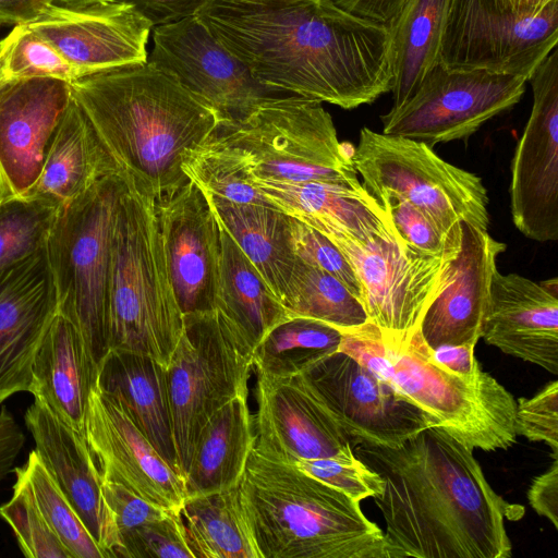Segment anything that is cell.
<instances>
[{
    "label": "cell",
    "mask_w": 558,
    "mask_h": 558,
    "mask_svg": "<svg viewBox=\"0 0 558 558\" xmlns=\"http://www.w3.org/2000/svg\"><path fill=\"white\" fill-rule=\"evenodd\" d=\"M182 169L189 180L211 195L236 204L274 206L251 183L246 171L208 137L185 155Z\"/></svg>",
    "instance_id": "obj_39"
},
{
    "label": "cell",
    "mask_w": 558,
    "mask_h": 558,
    "mask_svg": "<svg viewBox=\"0 0 558 558\" xmlns=\"http://www.w3.org/2000/svg\"><path fill=\"white\" fill-rule=\"evenodd\" d=\"M324 235L355 271L368 320L388 335L418 328L429 304L449 284L461 246L429 255L409 245L396 229L364 242L339 232Z\"/></svg>",
    "instance_id": "obj_12"
},
{
    "label": "cell",
    "mask_w": 558,
    "mask_h": 558,
    "mask_svg": "<svg viewBox=\"0 0 558 558\" xmlns=\"http://www.w3.org/2000/svg\"><path fill=\"white\" fill-rule=\"evenodd\" d=\"M25 425L35 451L105 556L108 512L102 477L85 434L60 418L43 400L34 398Z\"/></svg>",
    "instance_id": "obj_25"
},
{
    "label": "cell",
    "mask_w": 558,
    "mask_h": 558,
    "mask_svg": "<svg viewBox=\"0 0 558 558\" xmlns=\"http://www.w3.org/2000/svg\"><path fill=\"white\" fill-rule=\"evenodd\" d=\"M533 105L511 162L512 221L526 238L558 239V51L533 71Z\"/></svg>",
    "instance_id": "obj_15"
},
{
    "label": "cell",
    "mask_w": 558,
    "mask_h": 558,
    "mask_svg": "<svg viewBox=\"0 0 558 558\" xmlns=\"http://www.w3.org/2000/svg\"><path fill=\"white\" fill-rule=\"evenodd\" d=\"M281 303L290 318H312L340 330L368 320L363 304L340 280L299 257Z\"/></svg>",
    "instance_id": "obj_35"
},
{
    "label": "cell",
    "mask_w": 558,
    "mask_h": 558,
    "mask_svg": "<svg viewBox=\"0 0 558 558\" xmlns=\"http://www.w3.org/2000/svg\"><path fill=\"white\" fill-rule=\"evenodd\" d=\"M125 180L111 242L108 347L149 356L166 368L182 335L183 314L167 267L156 204Z\"/></svg>",
    "instance_id": "obj_6"
},
{
    "label": "cell",
    "mask_w": 558,
    "mask_h": 558,
    "mask_svg": "<svg viewBox=\"0 0 558 558\" xmlns=\"http://www.w3.org/2000/svg\"><path fill=\"white\" fill-rule=\"evenodd\" d=\"M96 386L122 404L158 453L180 472L165 367L146 355L109 350L98 365Z\"/></svg>",
    "instance_id": "obj_28"
},
{
    "label": "cell",
    "mask_w": 558,
    "mask_h": 558,
    "mask_svg": "<svg viewBox=\"0 0 558 558\" xmlns=\"http://www.w3.org/2000/svg\"><path fill=\"white\" fill-rule=\"evenodd\" d=\"M515 432L530 441H544L558 458V380L548 383L532 398H519Z\"/></svg>",
    "instance_id": "obj_47"
},
{
    "label": "cell",
    "mask_w": 558,
    "mask_h": 558,
    "mask_svg": "<svg viewBox=\"0 0 558 558\" xmlns=\"http://www.w3.org/2000/svg\"><path fill=\"white\" fill-rule=\"evenodd\" d=\"M291 228L296 256L336 277L362 303V284L340 250L322 232L293 217Z\"/></svg>",
    "instance_id": "obj_46"
},
{
    "label": "cell",
    "mask_w": 558,
    "mask_h": 558,
    "mask_svg": "<svg viewBox=\"0 0 558 558\" xmlns=\"http://www.w3.org/2000/svg\"><path fill=\"white\" fill-rule=\"evenodd\" d=\"M72 97L71 83L52 77L0 90V197L26 195L35 185Z\"/></svg>",
    "instance_id": "obj_19"
},
{
    "label": "cell",
    "mask_w": 558,
    "mask_h": 558,
    "mask_svg": "<svg viewBox=\"0 0 558 558\" xmlns=\"http://www.w3.org/2000/svg\"><path fill=\"white\" fill-rule=\"evenodd\" d=\"M527 80L486 70H451L437 63L399 106L380 117L383 133L426 143L466 140L515 106Z\"/></svg>",
    "instance_id": "obj_13"
},
{
    "label": "cell",
    "mask_w": 558,
    "mask_h": 558,
    "mask_svg": "<svg viewBox=\"0 0 558 558\" xmlns=\"http://www.w3.org/2000/svg\"><path fill=\"white\" fill-rule=\"evenodd\" d=\"M462 239L449 284L425 311L418 329L432 349L474 344L482 337L497 258L507 248L488 230L461 223Z\"/></svg>",
    "instance_id": "obj_24"
},
{
    "label": "cell",
    "mask_w": 558,
    "mask_h": 558,
    "mask_svg": "<svg viewBox=\"0 0 558 558\" xmlns=\"http://www.w3.org/2000/svg\"><path fill=\"white\" fill-rule=\"evenodd\" d=\"M256 441L263 456L295 464L354 454L350 439L301 373H257Z\"/></svg>",
    "instance_id": "obj_18"
},
{
    "label": "cell",
    "mask_w": 558,
    "mask_h": 558,
    "mask_svg": "<svg viewBox=\"0 0 558 558\" xmlns=\"http://www.w3.org/2000/svg\"><path fill=\"white\" fill-rule=\"evenodd\" d=\"M384 481L373 497L386 522L389 558H509L506 520L524 508L498 495L473 449L427 426L398 447L356 445Z\"/></svg>",
    "instance_id": "obj_2"
},
{
    "label": "cell",
    "mask_w": 558,
    "mask_h": 558,
    "mask_svg": "<svg viewBox=\"0 0 558 558\" xmlns=\"http://www.w3.org/2000/svg\"><path fill=\"white\" fill-rule=\"evenodd\" d=\"M208 140L250 179L363 186L331 116L317 100L298 95L274 98L242 121L219 122Z\"/></svg>",
    "instance_id": "obj_7"
},
{
    "label": "cell",
    "mask_w": 558,
    "mask_h": 558,
    "mask_svg": "<svg viewBox=\"0 0 558 558\" xmlns=\"http://www.w3.org/2000/svg\"><path fill=\"white\" fill-rule=\"evenodd\" d=\"M25 444V435L12 413L3 405L0 410V481L13 469Z\"/></svg>",
    "instance_id": "obj_50"
},
{
    "label": "cell",
    "mask_w": 558,
    "mask_h": 558,
    "mask_svg": "<svg viewBox=\"0 0 558 558\" xmlns=\"http://www.w3.org/2000/svg\"><path fill=\"white\" fill-rule=\"evenodd\" d=\"M360 17L387 25L405 0H329Z\"/></svg>",
    "instance_id": "obj_52"
},
{
    "label": "cell",
    "mask_w": 558,
    "mask_h": 558,
    "mask_svg": "<svg viewBox=\"0 0 558 558\" xmlns=\"http://www.w3.org/2000/svg\"><path fill=\"white\" fill-rule=\"evenodd\" d=\"M374 197L389 216L398 234L412 247L429 255H439L460 246L462 227L459 233L445 235L421 209L408 201L384 192Z\"/></svg>",
    "instance_id": "obj_43"
},
{
    "label": "cell",
    "mask_w": 558,
    "mask_h": 558,
    "mask_svg": "<svg viewBox=\"0 0 558 558\" xmlns=\"http://www.w3.org/2000/svg\"><path fill=\"white\" fill-rule=\"evenodd\" d=\"M179 513L194 558H260L238 486L186 496Z\"/></svg>",
    "instance_id": "obj_34"
},
{
    "label": "cell",
    "mask_w": 558,
    "mask_h": 558,
    "mask_svg": "<svg viewBox=\"0 0 558 558\" xmlns=\"http://www.w3.org/2000/svg\"><path fill=\"white\" fill-rule=\"evenodd\" d=\"M205 193L219 222L281 302L298 260L292 217L274 206L236 204Z\"/></svg>",
    "instance_id": "obj_31"
},
{
    "label": "cell",
    "mask_w": 558,
    "mask_h": 558,
    "mask_svg": "<svg viewBox=\"0 0 558 558\" xmlns=\"http://www.w3.org/2000/svg\"><path fill=\"white\" fill-rule=\"evenodd\" d=\"M9 35L10 45L2 68L8 83L34 77L71 83L81 77L75 66L28 25H15Z\"/></svg>",
    "instance_id": "obj_41"
},
{
    "label": "cell",
    "mask_w": 558,
    "mask_h": 558,
    "mask_svg": "<svg viewBox=\"0 0 558 558\" xmlns=\"http://www.w3.org/2000/svg\"><path fill=\"white\" fill-rule=\"evenodd\" d=\"M84 1H90V0H84Z\"/></svg>",
    "instance_id": "obj_56"
},
{
    "label": "cell",
    "mask_w": 558,
    "mask_h": 558,
    "mask_svg": "<svg viewBox=\"0 0 558 558\" xmlns=\"http://www.w3.org/2000/svg\"><path fill=\"white\" fill-rule=\"evenodd\" d=\"M253 369L252 349L219 310L183 315L182 335L165 368L183 476L210 416L235 397H248Z\"/></svg>",
    "instance_id": "obj_9"
},
{
    "label": "cell",
    "mask_w": 558,
    "mask_h": 558,
    "mask_svg": "<svg viewBox=\"0 0 558 558\" xmlns=\"http://www.w3.org/2000/svg\"><path fill=\"white\" fill-rule=\"evenodd\" d=\"M58 312L46 248L0 272V402L29 391L35 354Z\"/></svg>",
    "instance_id": "obj_22"
},
{
    "label": "cell",
    "mask_w": 558,
    "mask_h": 558,
    "mask_svg": "<svg viewBox=\"0 0 558 558\" xmlns=\"http://www.w3.org/2000/svg\"><path fill=\"white\" fill-rule=\"evenodd\" d=\"M301 374L351 445L398 447L430 426L417 407L343 351L322 356Z\"/></svg>",
    "instance_id": "obj_16"
},
{
    "label": "cell",
    "mask_w": 558,
    "mask_h": 558,
    "mask_svg": "<svg viewBox=\"0 0 558 558\" xmlns=\"http://www.w3.org/2000/svg\"><path fill=\"white\" fill-rule=\"evenodd\" d=\"M351 159L371 195L384 192L408 201L445 235L459 233L461 223L488 230L482 179L445 161L426 143L364 126Z\"/></svg>",
    "instance_id": "obj_10"
},
{
    "label": "cell",
    "mask_w": 558,
    "mask_h": 558,
    "mask_svg": "<svg viewBox=\"0 0 558 558\" xmlns=\"http://www.w3.org/2000/svg\"><path fill=\"white\" fill-rule=\"evenodd\" d=\"M111 557L194 558L185 542L180 513L175 511L121 536Z\"/></svg>",
    "instance_id": "obj_42"
},
{
    "label": "cell",
    "mask_w": 558,
    "mask_h": 558,
    "mask_svg": "<svg viewBox=\"0 0 558 558\" xmlns=\"http://www.w3.org/2000/svg\"><path fill=\"white\" fill-rule=\"evenodd\" d=\"M340 329L320 320L293 317L279 324L253 350L257 373L288 376L339 349Z\"/></svg>",
    "instance_id": "obj_36"
},
{
    "label": "cell",
    "mask_w": 558,
    "mask_h": 558,
    "mask_svg": "<svg viewBox=\"0 0 558 558\" xmlns=\"http://www.w3.org/2000/svg\"><path fill=\"white\" fill-rule=\"evenodd\" d=\"M96 378L97 367L80 330L58 312L35 354L28 392L84 433L88 398Z\"/></svg>",
    "instance_id": "obj_27"
},
{
    "label": "cell",
    "mask_w": 558,
    "mask_h": 558,
    "mask_svg": "<svg viewBox=\"0 0 558 558\" xmlns=\"http://www.w3.org/2000/svg\"><path fill=\"white\" fill-rule=\"evenodd\" d=\"M117 173L122 174L121 169L72 97L41 173L26 195L60 208L100 179Z\"/></svg>",
    "instance_id": "obj_29"
},
{
    "label": "cell",
    "mask_w": 558,
    "mask_h": 558,
    "mask_svg": "<svg viewBox=\"0 0 558 558\" xmlns=\"http://www.w3.org/2000/svg\"><path fill=\"white\" fill-rule=\"evenodd\" d=\"M104 500L108 512L105 557L111 553L121 536L153 521L165 518L171 510L149 502L126 486L102 480Z\"/></svg>",
    "instance_id": "obj_45"
},
{
    "label": "cell",
    "mask_w": 558,
    "mask_h": 558,
    "mask_svg": "<svg viewBox=\"0 0 558 558\" xmlns=\"http://www.w3.org/2000/svg\"><path fill=\"white\" fill-rule=\"evenodd\" d=\"M260 558H389L360 502L253 448L238 485Z\"/></svg>",
    "instance_id": "obj_4"
},
{
    "label": "cell",
    "mask_w": 558,
    "mask_h": 558,
    "mask_svg": "<svg viewBox=\"0 0 558 558\" xmlns=\"http://www.w3.org/2000/svg\"><path fill=\"white\" fill-rule=\"evenodd\" d=\"M52 45L81 77L147 61L153 26L112 0H58L26 24Z\"/></svg>",
    "instance_id": "obj_17"
},
{
    "label": "cell",
    "mask_w": 558,
    "mask_h": 558,
    "mask_svg": "<svg viewBox=\"0 0 558 558\" xmlns=\"http://www.w3.org/2000/svg\"><path fill=\"white\" fill-rule=\"evenodd\" d=\"M527 500L538 515L558 529V458L554 459L546 472L534 477L527 490Z\"/></svg>",
    "instance_id": "obj_49"
},
{
    "label": "cell",
    "mask_w": 558,
    "mask_h": 558,
    "mask_svg": "<svg viewBox=\"0 0 558 558\" xmlns=\"http://www.w3.org/2000/svg\"><path fill=\"white\" fill-rule=\"evenodd\" d=\"M474 344H444L432 350L434 360L444 368L463 376L473 375L480 367Z\"/></svg>",
    "instance_id": "obj_51"
},
{
    "label": "cell",
    "mask_w": 558,
    "mask_h": 558,
    "mask_svg": "<svg viewBox=\"0 0 558 558\" xmlns=\"http://www.w3.org/2000/svg\"><path fill=\"white\" fill-rule=\"evenodd\" d=\"M338 350L417 407L430 426L473 450L508 449L517 441L513 396L482 367L471 376L444 368L418 328L388 335L367 320L342 330Z\"/></svg>",
    "instance_id": "obj_5"
},
{
    "label": "cell",
    "mask_w": 558,
    "mask_h": 558,
    "mask_svg": "<svg viewBox=\"0 0 558 558\" xmlns=\"http://www.w3.org/2000/svg\"><path fill=\"white\" fill-rule=\"evenodd\" d=\"M450 0H405L386 25L393 73L392 106L402 104L439 63V46Z\"/></svg>",
    "instance_id": "obj_33"
},
{
    "label": "cell",
    "mask_w": 558,
    "mask_h": 558,
    "mask_svg": "<svg viewBox=\"0 0 558 558\" xmlns=\"http://www.w3.org/2000/svg\"><path fill=\"white\" fill-rule=\"evenodd\" d=\"M147 61L210 108L219 122H239L264 102L293 95L258 82L197 17L154 27Z\"/></svg>",
    "instance_id": "obj_14"
},
{
    "label": "cell",
    "mask_w": 558,
    "mask_h": 558,
    "mask_svg": "<svg viewBox=\"0 0 558 558\" xmlns=\"http://www.w3.org/2000/svg\"><path fill=\"white\" fill-rule=\"evenodd\" d=\"M172 288L183 315L215 308L220 223L206 193L189 180L156 205Z\"/></svg>",
    "instance_id": "obj_21"
},
{
    "label": "cell",
    "mask_w": 558,
    "mask_h": 558,
    "mask_svg": "<svg viewBox=\"0 0 558 558\" xmlns=\"http://www.w3.org/2000/svg\"><path fill=\"white\" fill-rule=\"evenodd\" d=\"M84 434L102 480L120 483L142 498L179 512L187 495L184 476L154 448L122 404L96 385Z\"/></svg>",
    "instance_id": "obj_20"
},
{
    "label": "cell",
    "mask_w": 558,
    "mask_h": 558,
    "mask_svg": "<svg viewBox=\"0 0 558 558\" xmlns=\"http://www.w3.org/2000/svg\"><path fill=\"white\" fill-rule=\"evenodd\" d=\"M122 174L159 205L189 182L185 155L219 123L217 114L148 61L71 82Z\"/></svg>",
    "instance_id": "obj_3"
},
{
    "label": "cell",
    "mask_w": 558,
    "mask_h": 558,
    "mask_svg": "<svg viewBox=\"0 0 558 558\" xmlns=\"http://www.w3.org/2000/svg\"><path fill=\"white\" fill-rule=\"evenodd\" d=\"M123 174L105 177L62 205L47 242L59 313L80 330L98 368L109 351L111 242Z\"/></svg>",
    "instance_id": "obj_8"
},
{
    "label": "cell",
    "mask_w": 558,
    "mask_h": 558,
    "mask_svg": "<svg viewBox=\"0 0 558 558\" xmlns=\"http://www.w3.org/2000/svg\"><path fill=\"white\" fill-rule=\"evenodd\" d=\"M10 45V35L8 34L4 38L0 39V90L8 84L3 75V61Z\"/></svg>",
    "instance_id": "obj_55"
},
{
    "label": "cell",
    "mask_w": 558,
    "mask_h": 558,
    "mask_svg": "<svg viewBox=\"0 0 558 558\" xmlns=\"http://www.w3.org/2000/svg\"><path fill=\"white\" fill-rule=\"evenodd\" d=\"M58 210L29 195L0 197V272L46 248Z\"/></svg>",
    "instance_id": "obj_38"
},
{
    "label": "cell",
    "mask_w": 558,
    "mask_h": 558,
    "mask_svg": "<svg viewBox=\"0 0 558 558\" xmlns=\"http://www.w3.org/2000/svg\"><path fill=\"white\" fill-rule=\"evenodd\" d=\"M557 44L558 0L530 11L509 0H450L439 63L529 80Z\"/></svg>",
    "instance_id": "obj_11"
},
{
    "label": "cell",
    "mask_w": 558,
    "mask_h": 558,
    "mask_svg": "<svg viewBox=\"0 0 558 558\" xmlns=\"http://www.w3.org/2000/svg\"><path fill=\"white\" fill-rule=\"evenodd\" d=\"M294 465L359 502L383 490L384 481L380 475L355 454L302 460Z\"/></svg>",
    "instance_id": "obj_44"
},
{
    "label": "cell",
    "mask_w": 558,
    "mask_h": 558,
    "mask_svg": "<svg viewBox=\"0 0 558 558\" xmlns=\"http://www.w3.org/2000/svg\"><path fill=\"white\" fill-rule=\"evenodd\" d=\"M14 471L13 494L0 506V518L11 526L23 555L31 558H72L37 507L25 477Z\"/></svg>",
    "instance_id": "obj_40"
},
{
    "label": "cell",
    "mask_w": 558,
    "mask_h": 558,
    "mask_svg": "<svg viewBox=\"0 0 558 558\" xmlns=\"http://www.w3.org/2000/svg\"><path fill=\"white\" fill-rule=\"evenodd\" d=\"M58 0H0V26L25 25L36 21Z\"/></svg>",
    "instance_id": "obj_53"
},
{
    "label": "cell",
    "mask_w": 558,
    "mask_h": 558,
    "mask_svg": "<svg viewBox=\"0 0 558 558\" xmlns=\"http://www.w3.org/2000/svg\"><path fill=\"white\" fill-rule=\"evenodd\" d=\"M196 16L264 85L343 109L391 90L387 26L329 0H209Z\"/></svg>",
    "instance_id": "obj_1"
},
{
    "label": "cell",
    "mask_w": 558,
    "mask_h": 558,
    "mask_svg": "<svg viewBox=\"0 0 558 558\" xmlns=\"http://www.w3.org/2000/svg\"><path fill=\"white\" fill-rule=\"evenodd\" d=\"M512 5L518 10L530 11L536 10L550 0H509Z\"/></svg>",
    "instance_id": "obj_54"
},
{
    "label": "cell",
    "mask_w": 558,
    "mask_h": 558,
    "mask_svg": "<svg viewBox=\"0 0 558 558\" xmlns=\"http://www.w3.org/2000/svg\"><path fill=\"white\" fill-rule=\"evenodd\" d=\"M255 441L247 397H235L210 416L198 435L184 476L186 496L238 486Z\"/></svg>",
    "instance_id": "obj_30"
},
{
    "label": "cell",
    "mask_w": 558,
    "mask_h": 558,
    "mask_svg": "<svg viewBox=\"0 0 558 558\" xmlns=\"http://www.w3.org/2000/svg\"><path fill=\"white\" fill-rule=\"evenodd\" d=\"M131 7L151 26H162L193 17L209 0H112Z\"/></svg>",
    "instance_id": "obj_48"
},
{
    "label": "cell",
    "mask_w": 558,
    "mask_h": 558,
    "mask_svg": "<svg viewBox=\"0 0 558 558\" xmlns=\"http://www.w3.org/2000/svg\"><path fill=\"white\" fill-rule=\"evenodd\" d=\"M250 180L276 208L323 234L339 232L364 242L395 230L387 213L363 186Z\"/></svg>",
    "instance_id": "obj_26"
},
{
    "label": "cell",
    "mask_w": 558,
    "mask_h": 558,
    "mask_svg": "<svg viewBox=\"0 0 558 558\" xmlns=\"http://www.w3.org/2000/svg\"><path fill=\"white\" fill-rule=\"evenodd\" d=\"M26 480L44 518L72 558H105L77 512L62 493L35 450L16 468Z\"/></svg>",
    "instance_id": "obj_37"
},
{
    "label": "cell",
    "mask_w": 558,
    "mask_h": 558,
    "mask_svg": "<svg viewBox=\"0 0 558 558\" xmlns=\"http://www.w3.org/2000/svg\"><path fill=\"white\" fill-rule=\"evenodd\" d=\"M501 352L558 374V280L493 275L482 337Z\"/></svg>",
    "instance_id": "obj_23"
},
{
    "label": "cell",
    "mask_w": 558,
    "mask_h": 558,
    "mask_svg": "<svg viewBox=\"0 0 558 558\" xmlns=\"http://www.w3.org/2000/svg\"><path fill=\"white\" fill-rule=\"evenodd\" d=\"M215 308L235 327L252 351L271 329L290 318L283 304L221 223Z\"/></svg>",
    "instance_id": "obj_32"
}]
</instances>
